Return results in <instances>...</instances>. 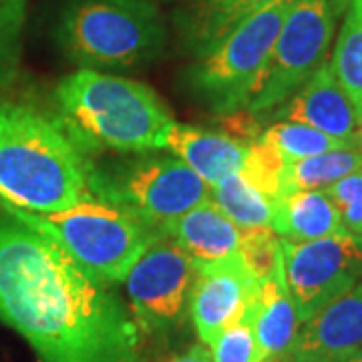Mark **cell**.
I'll list each match as a JSON object with an SVG mask.
<instances>
[{"label":"cell","instance_id":"1","mask_svg":"<svg viewBox=\"0 0 362 362\" xmlns=\"http://www.w3.org/2000/svg\"><path fill=\"white\" fill-rule=\"evenodd\" d=\"M109 286L0 204V322L39 362H143L141 326Z\"/></svg>","mask_w":362,"mask_h":362},{"label":"cell","instance_id":"2","mask_svg":"<svg viewBox=\"0 0 362 362\" xmlns=\"http://www.w3.org/2000/svg\"><path fill=\"white\" fill-rule=\"evenodd\" d=\"M90 168L73 129L26 103H0V202L54 214L97 199Z\"/></svg>","mask_w":362,"mask_h":362},{"label":"cell","instance_id":"3","mask_svg":"<svg viewBox=\"0 0 362 362\" xmlns=\"http://www.w3.org/2000/svg\"><path fill=\"white\" fill-rule=\"evenodd\" d=\"M54 97L71 129L115 151H161L175 121L149 85L93 69L61 78Z\"/></svg>","mask_w":362,"mask_h":362},{"label":"cell","instance_id":"4","mask_svg":"<svg viewBox=\"0 0 362 362\" xmlns=\"http://www.w3.org/2000/svg\"><path fill=\"white\" fill-rule=\"evenodd\" d=\"M54 35L81 69L121 71L156 61L168 25L153 0H63Z\"/></svg>","mask_w":362,"mask_h":362},{"label":"cell","instance_id":"5","mask_svg":"<svg viewBox=\"0 0 362 362\" xmlns=\"http://www.w3.org/2000/svg\"><path fill=\"white\" fill-rule=\"evenodd\" d=\"M2 206L18 220L57 240L105 284L123 282L143 252L161 238L151 226L103 199H87L54 214H30Z\"/></svg>","mask_w":362,"mask_h":362},{"label":"cell","instance_id":"6","mask_svg":"<svg viewBox=\"0 0 362 362\" xmlns=\"http://www.w3.org/2000/svg\"><path fill=\"white\" fill-rule=\"evenodd\" d=\"M298 0H276L246 18L185 73L195 101L218 115L244 111L270 61L286 16Z\"/></svg>","mask_w":362,"mask_h":362},{"label":"cell","instance_id":"7","mask_svg":"<svg viewBox=\"0 0 362 362\" xmlns=\"http://www.w3.org/2000/svg\"><path fill=\"white\" fill-rule=\"evenodd\" d=\"M95 197L125 209L153 230L211 199V187L177 157L143 156L119 168L95 169Z\"/></svg>","mask_w":362,"mask_h":362},{"label":"cell","instance_id":"8","mask_svg":"<svg viewBox=\"0 0 362 362\" xmlns=\"http://www.w3.org/2000/svg\"><path fill=\"white\" fill-rule=\"evenodd\" d=\"M349 0H298L286 16L259 85L246 107L254 117L272 113L322 65Z\"/></svg>","mask_w":362,"mask_h":362},{"label":"cell","instance_id":"9","mask_svg":"<svg viewBox=\"0 0 362 362\" xmlns=\"http://www.w3.org/2000/svg\"><path fill=\"white\" fill-rule=\"evenodd\" d=\"M282 266L302 324L361 282L362 238L337 233L310 242L282 240Z\"/></svg>","mask_w":362,"mask_h":362},{"label":"cell","instance_id":"10","mask_svg":"<svg viewBox=\"0 0 362 362\" xmlns=\"http://www.w3.org/2000/svg\"><path fill=\"white\" fill-rule=\"evenodd\" d=\"M197 266L175 242L161 235L127 274V304L143 332H163L180 322Z\"/></svg>","mask_w":362,"mask_h":362},{"label":"cell","instance_id":"11","mask_svg":"<svg viewBox=\"0 0 362 362\" xmlns=\"http://www.w3.org/2000/svg\"><path fill=\"white\" fill-rule=\"evenodd\" d=\"M258 284L250 278L240 252L230 258L197 266L189 314L204 344H211L226 328L254 312Z\"/></svg>","mask_w":362,"mask_h":362},{"label":"cell","instance_id":"12","mask_svg":"<svg viewBox=\"0 0 362 362\" xmlns=\"http://www.w3.org/2000/svg\"><path fill=\"white\" fill-rule=\"evenodd\" d=\"M362 349V280L300 324L280 362H344Z\"/></svg>","mask_w":362,"mask_h":362},{"label":"cell","instance_id":"13","mask_svg":"<svg viewBox=\"0 0 362 362\" xmlns=\"http://www.w3.org/2000/svg\"><path fill=\"white\" fill-rule=\"evenodd\" d=\"M272 119L304 123L334 139L361 145L362 117L340 87L330 61H324L296 93L276 107Z\"/></svg>","mask_w":362,"mask_h":362},{"label":"cell","instance_id":"14","mask_svg":"<svg viewBox=\"0 0 362 362\" xmlns=\"http://www.w3.org/2000/svg\"><path fill=\"white\" fill-rule=\"evenodd\" d=\"M163 149L214 187L223 177L242 169L247 145L223 133L173 121L163 135L161 151Z\"/></svg>","mask_w":362,"mask_h":362},{"label":"cell","instance_id":"15","mask_svg":"<svg viewBox=\"0 0 362 362\" xmlns=\"http://www.w3.org/2000/svg\"><path fill=\"white\" fill-rule=\"evenodd\" d=\"M159 233L175 242L194 259L195 266L214 264L238 254L242 238V230L221 211L214 199L168 221Z\"/></svg>","mask_w":362,"mask_h":362},{"label":"cell","instance_id":"16","mask_svg":"<svg viewBox=\"0 0 362 362\" xmlns=\"http://www.w3.org/2000/svg\"><path fill=\"white\" fill-rule=\"evenodd\" d=\"M272 2L276 0H183L173 25L183 49L197 59Z\"/></svg>","mask_w":362,"mask_h":362},{"label":"cell","instance_id":"17","mask_svg":"<svg viewBox=\"0 0 362 362\" xmlns=\"http://www.w3.org/2000/svg\"><path fill=\"white\" fill-rule=\"evenodd\" d=\"M270 228L288 242H310L346 233L326 189H296L280 195L274 204Z\"/></svg>","mask_w":362,"mask_h":362},{"label":"cell","instance_id":"18","mask_svg":"<svg viewBox=\"0 0 362 362\" xmlns=\"http://www.w3.org/2000/svg\"><path fill=\"white\" fill-rule=\"evenodd\" d=\"M252 320L266 362L280 361L300 328V318L288 292L284 272L258 284Z\"/></svg>","mask_w":362,"mask_h":362},{"label":"cell","instance_id":"19","mask_svg":"<svg viewBox=\"0 0 362 362\" xmlns=\"http://www.w3.org/2000/svg\"><path fill=\"white\" fill-rule=\"evenodd\" d=\"M361 169L362 147H340L288 161L282 175V194L296 189H328L337 181Z\"/></svg>","mask_w":362,"mask_h":362},{"label":"cell","instance_id":"20","mask_svg":"<svg viewBox=\"0 0 362 362\" xmlns=\"http://www.w3.org/2000/svg\"><path fill=\"white\" fill-rule=\"evenodd\" d=\"M211 199L240 230L270 228L274 199L247 180L242 171L223 177L211 187Z\"/></svg>","mask_w":362,"mask_h":362},{"label":"cell","instance_id":"21","mask_svg":"<svg viewBox=\"0 0 362 362\" xmlns=\"http://www.w3.org/2000/svg\"><path fill=\"white\" fill-rule=\"evenodd\" d=\"M330 66L362 117V0L346 2Z\"/></svg>","mask_w":362,"mask_h":362},{"label":"cell","instance_id":"22","mask_svg":"<svg viewBox=\"0 0 362 362\" xmlns=\"http://www.w3.org/2000/svg\"><path fill=\"white\" fill-rule=\"evenodd\" d=\"M259 141L270 145L278 156L288 161H296L304 157L318 156L330 149H340V147H361L352 143L340 141L322 131L314 129L304 123H294V121H274L270 127L262 131L258 135Z\"/></svg>","mask_w":362,"mask_h":362},{"label":"cell","instance_id":"23","mask_svg":"<svg viewBox=\"0 0 362 362\" xmlns=\"http://www.w3.org/2000/svg\"><path fill=\"white\" fill-rule=\"evenodd\" d=\"M238 252L244 268L256 284H262L284 272L282 240L272 228L242 230Z\"/></svg>","mask_w":362,"mask_h":362},{"label":"cell","instance_id":"24","mask_svg":"<svg viewBox=\"0 0 362 362\" xmlns=\"http://www.w3.org/2000/svg\"><path fill=\"white\" fill-rule=\"evenodd\" d=\"M286 161L278 156L270 145L259 141L258 137L247 145L246 159L242 165V173L252 183H256L264 194L276 199L282 195V175H284Z\"/></svg>","mask_w":362,"mask_h":362},{"label":"cell","instance_id":"25","mask_svg":"<svg viewBox=\"0 0 362 362\" xmlns=\"http://www.w3.org/2000/svg\"><path fill=\"white\" fill-rule=\"evenodd\" d=\"M254 312L226 328L220 337L209 344L214 362H266L264 352L259 349L256 330H254Z\"/></svg>","mask_w":362,"mask_h":362},{"label":"cell","instance_id":"26","mask_svg":"<svg viewBox=\"0 0 362 362\" xmlns=\"http://www.w3.org/2000/svg\"><path fill=\"white\" fill-rule=\"evenodd\" d=\"M26 18V0H4L0 2V81L11 75Z\"/></svg>","mask_w":362,"mask_h":362},{"label":"cell","instance_id":"27","mask_svg":"<svg viewBox=\"0 0 362 362\" xmlns=\"http://www.w3.org/2000/svg\"><path fill=\"white\" fill-rule=\"evenodd\" d=\"M326 192L337 206L344 232L362 238V169L337 181Z\"/></svg>","mask_w":362,"mask_h":362},{"label":"cell","instance_id":"28","mask_svg":"<svg viewBox=\"0 0 362 362\" xmlns=\"http://www.w3.org/2000/svg\"><path fill=\"white\" fill-rule=\"evenodd\" d=\"M171 362H214L211 361V352L204 344H195L187 352L180 354L177 358H173Z\"/></svg>","mask_w":362,"mask_h":362},{"label":"cell","instance_id":"29","mask_svg":"<svg viewBox=\"0 0 362 362\" xmlns=\"http://www.w3.org/2000/svg\"><path fill=\"white\" fill-rule=\"evenodd\" d=\"M344 362H362V349L356 350V352H354L352 356H349Z\"/></svg>","mask_w":362,"mask_h":362},{"label":"cell","instance_id":"30","mask_svg":"<svg viewBox=\"0 0 362 362\" xmlns=\"http://www.w3.org/2000/svg\"><path fill=\"white\" fill-rule=\"evenodd\" d=\"M361 147H362V123H361Z\"/></svg>","mask_w":362,"mask_h":362},{"label":"cell","instance_id":"31","mask_svg":"<svg viewBox=\"0 0 362 362\" xmlns=\"http://www.w3.org/2000/svg\"><path fill=\"white\" fill-rule=\"evenodd\" d=\"M0 2H4V0H0Z\"/></svg>","mask_w":362,"mask_h":362}]
</instances>
